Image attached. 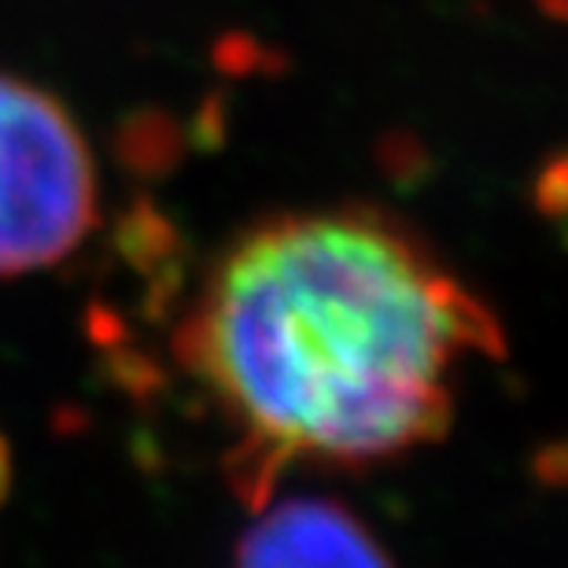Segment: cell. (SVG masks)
I'll list each match as a JSON object with an SVG mask.
<instances>
[{
	"instance_id": "2",
	"label": "cell",
	"mask_w": 568,
	"mask_h": 568,
	"mask_svg": "<svg viewBox=\"0 0 568 568\" xmlns=\"http://www.w3.org/2000/svg\"><path fill=\"white\" fill-rule=\"evenodd\" d=\"M97 222V166L44 89L0 74V277L63 263Z\"/></svg>"
},
{
	"instance_id": "4",
	"label": "cell",
	"mask_w": 568,
	"mask_h": 568,
	"mask_svg": "<svg viewBox=\"0 0 568 568\" xmlns=\"http://www.w3.org/2000/svg\"><path fill=\"white\" fill-rule=\"evenodd\" d=\"M4 491H8V447L0 439V498H4Z\"/></svg>"
},
{
	"instance_id": "3",
	"label": "cell",
	"mask_w": 568,
	"mask_h": 568,
	"mask_svg": "<svg viewBox=\"0 0 568 568\" xmlns=\"http://www.w3.org/2000/svg\"><path fill=\"white\" fill-rule=\"evenodd\" d=\"M236 568H395L362 520L328 498H288L247 528Z\"/></svg>"
},
{
	"instance_id": "1",
	"label": "cell",
	"mask_w": 568,
	"mask_h": 568,
	"mask_svg": "<svg viewBox=\"0 0 568 568\" xmlns=\"http://www.w3.org/2000/svg\"><path fill=\"white\" fill-rule=\"evenodd\" d=\"M491 311L369 211L284 214L219 258L181 355L244 432V484L288 458L384 462L439 439Z\"/></svg>"
},
{
	"instance_id": "5",
	"label": "cell",
	"mask_w": 568,
	"mask_h": 568,
	"mask_svg": "<svg viewBox=\"0 0 568 568\" xmlns=\"http://www.w3.org/2000/svg\"><path fill=\"white\" fill-rule=\"evenodd\" d=\"M539 8H542V11H550L554 19H561V8H565V0H539Z\"/></svg>"
}]
</instances>
